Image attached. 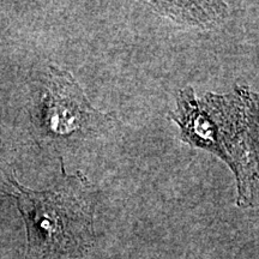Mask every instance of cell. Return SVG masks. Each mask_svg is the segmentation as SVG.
<instances>
[{"instance_id": "cell-1", "label": "cell", "mask_w": 259, "mask_h": 259, "mask_svg": "<svg viewBox=\"0 0 259 259\" xmlns=\"http://www.w3.org/2000/svg\"><path fill=\"white\" fill-rule=\"evenodd\" d=\"M177 103L169 118L180 126L181 139L222 158L236 178L238 204L252 205L258 192L257 95L248 87H235L231 94L196 99L186 87Z\"/></svg>"}, {"instance_id": "cell-4", "label": "cell", "mask_w": 259, "mask_h": 259, "mask_svg": "<svg viewBox=\"0 0 259 259\" xmlns=\"http://www.w3.org/2000/svg\"><path fill=\"white\" fill-rule=\"evenodd\" d=\"M149 5L176 22L202 28L212 27L227 15V4L219 2H151Z\"/></svg>"}, {"instance_id": "cell-2", "label": "cell", "mask_w": 259, "mask_h": 259, "mask_svg": "<svg viewBox=\"0 0 259 259\" xmlns=\"http://www.w3.org/2000/svg\"><path fill=\"white\" fill-rule=\"evenodd\" d=\"M61 179L53 189L32 191L10 179L11 196L27 226L25 259H59L82 254L94 238L93 185L82 171L71 176L60 158Z\"/></svg>"}, {"instance_id": "cell-3", "label": "cell", "mask_w": 259, "mask_h": 259, "mask_svg": "<svg viewBox=\"0 0 259 259\" xmlns=\"http://www.w3.org/2000/svg\"><path fill=\"white\" fill-rule=\"evenodd\" d=\"M111 115L94 108L69 71L50 66L46 94L38 106L37 126L52 139H82L97 132Z\"/></svg>"}]
</instances>
